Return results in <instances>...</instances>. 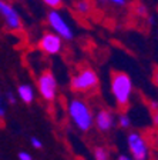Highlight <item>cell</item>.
Here are the masks:
<instances>
[{
	"label": "cell",
	"mask_w": 158,
	"mask_h": 160,
	"mask_svg": "<svg viewBox=\"0 0 158 160\" xmlns=\"http://www.w3.org/2000/svg\"><path fill=\"white\" fill-rule=\"evenodd\" d=\"M148 104H150V109H151V112H152V110H158V102H155V100H151Z\"/></svg>",
	"instance_id": "21"
},
{
	"label": "cell",
	"mask_w": 158,
	"mask_h": 160,
	"mask_svg": "<svg viewBox=\"0 0 158 160\" xmlns=\"http://www.w3.org/2000/svg\"><path fill=\"white\" fill-rule=\"evenodd\" d=\"M117 123H118V126L121 127V129H130V126H131V119H130V116L125 112H121V113L118 114V117H117Z\"/></svg>",
	"instance_id": "13"
},
{
	"label": "cell",
	"mask_w": 158,
	"mask_h": 160,
	"mask_svg": "<svg viewBox=\"0 0 158 160\" xmlns=\"http://www.w3.org/2000/svg\"><path fill=\"white\" fill-rule=\"evenodd\" d=\"M152 83L158 87V67L154 69V73H152Z\"/></svg>",
	"instance_id": "20"
},
{
	"label": "cell",
	"mask_w": 158,
	"mask_h": 160,
	"mask_svg": "<svg viewBox=\"0 0 158 160\" xmlns=\"http://www.w3.org/2000/svg\"><path fill=\"white\" fill-rule=\"evenodd\" d=\"M39 49L50 56L59 54L63 49V39L54 32H46L39 40Z\"/></svg>",
	"instance_id": "7"
},
{
	"label": "cell",
	"mask_w": 158,
	"mask_h": 160,
	"mask_svg": "<svg viewBox=\"0 0 158 160\" xmlns=\"http://www.w3.org/2000/svg\"><path fill=\"white\" fill-rule=\"evenodd\" d=\"M7 100L9 102H12V103H16V99H14V96H13V93H7Z\"/></svg>",
	"instance_id": "24"
},
{
	"label": "cell",
	"mask_w": 158,
	"mask_h": 160,
	"mask_svg": "<svg viewBox=\"0 0 158 160\" xmlns=\"http://www.w3.org/2000/svg\"><path fill=\"white\" fill-rule=\"evenodd\" d=\"M50 9H60L63 6V0H41Z\"/></svg>",
	"instance_id": "14"
},
{
	"label": "cell",
	"mask_w": 158,
	"mask_h": 160,
	"mask_svg": "<svg viewBox=\"0 0 158 160\" xmlns=\"http://www.w3.org/2000/svg\"><path fill=\"white\" fill-rule=\"evenodd\" d=\"M117 160H132V157L127 156V154H120V156L117 157Z\"/></svg>",
	"instance_id": "23"
},
{
	"label": "cell",
	"mask_w": 158,
	"mask_h": 160,
	"mask_svg": "<svg viewBox=\"0 0 158 160\" xmlns=\"http://www.w3.org/2000/svg\"><path fill=\"white\" fill-rule=\"evenodd\" d=\"M127 144L132 160H148L150 159V147L147 140L138 132H131L127 136Z\"/></svg>",
	"instance_id": "5"
},
{
	"label": "cell",
	"mask_w": 158,
	"mask_h": 160,
	"mask_svg": "<svg viewBox=\"0 0 158 160\" xmlns=\"http://www.w3.org/2000/svg\"><path fill=\"white\" fill-rule=\"evenodd\" d=\"M47 23L51 27V30L54 33H57L61 39L64 40H73L74 39V32L73 27L70 26V23L64 19L59 9H51L47 14Z\"/></svg>",
	"instance_id": "4"
},
{
	"label": "cell",
	"mask_w": 158,
	"mask_h": 160,
	"mask_svg": "<svg viewBox=\"0 0 158 160\" xmlns=\"http://www.w3.org/2000/svg\"><path fill=\"white\" fill-rule=\"evenodd\" d=\"M151 116H152V123H154V126L158 127V110H152Z\"/></svg>",
	"instance_id": "19"
},
{
	"label": "cell",
	"mask_w": 158,
	"mask_h": 160,
	"mask_svg": "<svg viewBox=\"0 0 158 160\" xmlns=\"http://www.w3.org/2000/svg\"><path fill=\"white\" fill-rule=\"evenodd\" d=\"M69 116L74 126L81 132H89L94 124V114L90 106L81 99H73L69 103Z\"/></svg>",
	"instance_id": "2"
},
{
	"label": "cell",
	"mask_w": 158,
	"mask_h": 160,
	"mask_svg": "<svg viewBox=\"0 0 158 160\" xmlns=\"http://www.w3.org/2000/svg\"><path fill=\"white\" fill-rule=\"evenodd\" d=\"M6 110H4V106H3V100H2V96H0V117H3Z\"/></svg>",
	"instance_id": "22"
},
{
	"label": "cell",
	"mask_w": 158,
	"mask_h": 160,
	"mask_svg": "<svg viewBox=\"0 0 158 160\" xmlns=\"http://www.w3.org/2000/svg\"><path fill=\"white\" fill-rule=\"evenodd\" d=\"M0 16L4 19L6 26L10 30H20L22 29V19L16 9L6 0H0Z\"/></svg>",
	"instance_id": "8"
},
{
	"label": "cell",
	"mask_w": 158,
	"mask_h": 160,
	"mask_svg": "<svg viewBox=\"0 0 158 160\" xmlns=\"http://www.w3.org/2000/svg\"><path fill=\"white\" fill-rule=\"evenodd\" d=\"M107 2L115 7H124L127 4V0H107Z\"/></svg>",
	"instance_id": "16"
},
{
	"label": "cell",
	"mask_w": 158,
	"mask_h": 160,
	"mask_svg": "<svg viewBox=\"0 0 158 160\" xmlns=\"http://www.w3.org/2000/svg\"><path fill=\"white\" fill-rule=\"evenodd\" d=\"M31 146H33L34 149H41V147H43V143H41L37 137H33V139H31Z\"/></svg>",
	"instance_id": "18"
},
{
	"label": "cell",
	"mask_w": 158,
	"mask_h": 160,
	"mask_svg": "<svg viewBox=\"0 0 158 160\" xmlns=\"http://www.w3.org/2000/svg\"><path fill=\"white\" fill-rule=\"evenodd\" d=\"M70 87L76 93H89L98 87V76L91 67H84L71 77Z\"/></svg>",
	"instance_id": "3"
},
{
	"label": "cell",
	"mask_w": 158,
	"mask_h": 160,
	"mask_svg": "<svg viewBox=\"0 0 158 160\" xmlns=\"http://www.w3.org/2000/svg\"><path fill=\"white\" fill-rule=\"evenodd\" d=\"M17 94H19L20 100L26 104H30L34 100V90L30 84H22V86H19Z\"/></svg>",
	"instance_id": "10"
},
{
	"label": "cell",
	"mask_w": 158,
	"mask_h": 160,
	"mask_svg": "<svg viewBox=\"0 0 158 160\" xmlns=\"http://www.w3.org/2000/svg\"><path fill=\"white\" fill-rule=\"evenodd\" d=\"M94 124L101 133H108L115 124L114 113L108 109H100L94 114Z\"/></svg>",
	"instance_id": "9"
},
{
	"label": "cell",
	"mask_w": 158,
	"mask_h": 160,
	"mask_svg": "<svg viewBox=\"0 0 158 160\" xmlns=\"http://www.w3.org/2000/svg\"><path fill=\"white\" fill-rule=\"evenodd\" d=\"M93 154H94V160H110V152L104 146L96 147Z\"/></svg>",
	"instance_id": "12"
},
{
	"label": "cell",
	"mask_w": 158,
	"mask_h": 160,
	"mask_svg": "<svg viewBox=\"0 0 158 160\" xmlns=\"http://www.w3.org/2000/svg\"><path fill=\"white\" fill-rule=\"evenodd\" d=\"M19 160H33L31 154L27 153V152H20L19 153Z\"/></svg>",
	"instance_id": "17"
},
{
	"label": "cell",
	"mask_w": 158,
	"mask_h": 160,
	"mask_svg": "<svg viewBox=\"0 0 158 160\" xmlns=\"http://www.w3.org/2000/svg\"><path fill=\"white\" fill-rule=\"evenodd\" d=\"M135 13L138 14L140 17H148V9L144 6V4H137L135 6Z\"/></svg>",
	"instance_id": "15"
},
{
	"label": "cell",
	"mask_w": 158,
	"mask_h": 160,
	"mask_svg": "<svg viewBox=\"0 0 158 160\" xmlns=\"http://www.w3.org/2000/svg\"><path fill=\"white\" fill-rule=\"evenodd\" d=\"M110 89L117 107L124 112L130 106V100L132 96V82L130 76L124 72H113L110 79Z\"/></svg>",
	"instance_id": "1"
},
{
	"label": "cell",
	"mask_w": 158,
	"mask_h": 160,
	"mask_svg": "<svg viewBox=\"0 0 158 160\" xmlns=\"http://www.w3.org/2000/svg\"><path fill=\"white\" fill-rule=\"evenodd\" d=\"M37 89H39V93L41 94V97L47 102H51V100L56 99L57 80L54 77V74L49 70L43 72L37 79Z\"/></svg>",
	"instance_id": "6"
},
{
	"label": "cell",
	"mask_w": 158,
	"mask_h": 160,
	"mask_svg": "<svg viewBox=\"0 0 158 160\" xmlns=\"http://www.w3.org/2000/svg\"><path fill=\"white\" fill-rule=\"evenodd\" d=\"M74 10L81 16H89L94 10V3L91 0H77L74 3Z\"/></svg>",
	"instance_id": "11"
}]
</instances>
